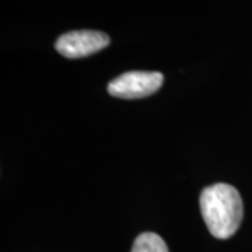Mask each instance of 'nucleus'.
<instances>
[{
  "instance_id": "obj_1",
  "label": "nucleus",
  "mask_w": 252,
  "mask_h": 252,
  "mask_svg": "<svg viewBox=\"0 0 252 252\" xmlns=\"http://www.w3.org/2000/svg\"><path fill=\"white\" fill-rule=\"evenodd\" d=\"M200 212L209 231L219 240L235 234L243 221L244 206L241 195L233 185L215 184L202 190Z\"/></svg>"
},
{
  "instance_id": "obj_4",
  "label": "nucleus",
  "mask_w": 252,
  "mask_h": 252,
  "mask_svg": "<svg viewBox=\"0 0 252 252\" xmlns=\"http://www.w3.org/2000/svg\"><path fill=\"white\" fill-rule=\"evenodd\" d=\"M132 252H168V248L160 235L143 233L135 240Z\"/></svg>"
},
{
  "instance_id": "obj_2",
  "label": "nucleus",
  "mask_w": 252,
  "mask_h": 252,
  "mask_svg": "<svg viewBox=\"0 0 252 252\" xmlns=\"http://www.w3.org/2000/svg\"><path fill=\"white\" fill-rule=\"evenodd\" d=\"M164 83L160 72H127L118 76L108 84V93L112 97L125 99L143 98L152 95Z\"/></svg>"
},
{
  "instance_id": "obj_3",
  "label": "nucleus",
  "mask_w": 252,
  "mask_h": 252,
  "mask_svg": "<svg viewBox=\"0 0 252 252\" xmlns=\"http://www.w3.org/2000/svg\"><path fill=\"white\" fill-rule=\"evenodd\" d=\"M109 45V36L99 31H70L58 38L55 48L67 59L86 58Z\"/></svg>"
}]
</instances>
